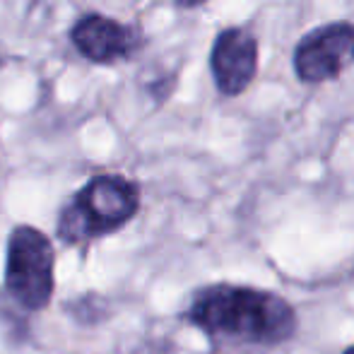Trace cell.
<instances>
[{"label":"cell","mask_w":354,"mask_h":354,"mask_svg":"<svg viewBox=\"0 0 354 354\" xmlns=\"http://www.w3.org/2000/svg\"><path fill=\"white\" fill-rule=\"evenodd\" d=\"M71 41L75 51L89 63L111 66L133 58L142 48V34L138 27L106 15H84L71 29Z\"/></svg>","instance_id":"cell-6"},{"label":"cell","mask_w":354,"mask_h":354,"mask_svg":"<svg viewBox=\"0 0 354 354\" xmlns=\"http://www.w3.org/2000/svg\"><path fill=\"white\" fill-rule=\"evenodd\" d=\"M140 210V188L121 174H99L66 203L58 217V239L68 246L109 236Z\"/></svg>","instance_id":"cell-2"},{"label":"cell","mask_w":354,"mask_h":354,"mask_svg":"<svg viewBox=\"0 0 354 354\" xmlns=\"http://www.w3.org/2000/svg\"><path fill=\"white\" fill-rule=\"evenodd\" d=\"M186 321L212 337L253 345H282L297 333V311L280 294L224 282L196 292Z\"/></svg>","instance_id":"cell-1"},{"label":"cell","mask_w":354,"mask_h":354,"mask_svg":"<svg viewBox=\"0 0 354 354\" xmlns=\"http://www.w3.org/2000/svg\"><path fill=\"white\" fill-rule=\"evenodd\" d=\"M210 3V0H176V5L178 8H201V5H207Z\"/></svg>","instance_id":"cell-7"},{"label":"cell","mask_w":354,"mask_h":354,"mask_svg":"<svg viewBox=\"0 0 354 354\" xmlns=\"http://www.w3.org/2000/svg\"><path fill=\"white\" fill-rule=\"evenodd\" d=\"M354 58V24L326 22L299 39L292 66L304 84H323L337 80Z\"/></svg>","instance_id":"cell-4"},{"label":"cell","mask_w":354,"mask_h":354,"mask_svg":"<svg viewBox=\"0 0 354 354\" xmlns=\"http://www.w3.org/2000/svg\"><path fill=\"white\" fill-rule=\"evenodd\" d=\"M261 63V44L248 27H227L214 37L210 73L222 97H239L253 84Z\"/></svg>","instance_id":"cell-5"},{"label":"cell","mask_w":354,"mask_h":354,"mask_svg":"<svg viewBox=\"0 0 354 354\" xmlns=\"http://www.w3.org/2000/svg\"><path fill=\"white\" fill-rule=\"evenodd\" d=\"M5 289L27 311H41L56 292V251L41 229L19 224L5 251Z\"/></svg>","instance_id":"cell-3"},{"label":"cell","mask_w":354,"mask_h":354,"mask_svg":"<svg viewBox=\"0 0 354 354\" xmlns=\"http://www.w3.org/2000/svg\"><path fill=\"white\" fill-rule=\"evenodd\" d=\"M342 354H354V345H352V347H347V350L342 352Z\"/></svg>","instance_id":"cell-8"}]
</instances>
